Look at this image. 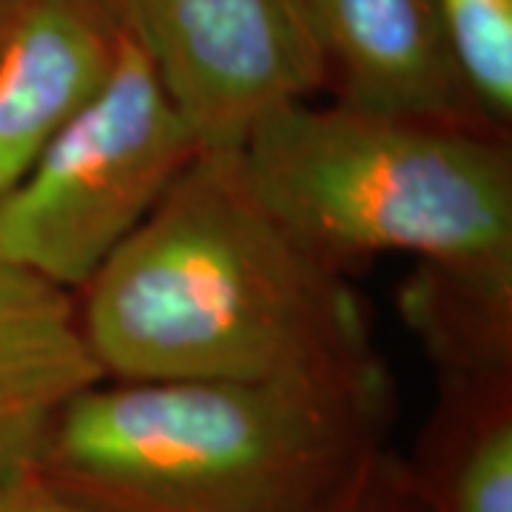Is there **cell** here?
I'll use <instances>...</instances> for the list:
<instances>
[{"instance_id":"6da1fadb","label":"cell","mask_w":512,"mask_h":512,"mask_svg":"<svg viewBox=\"0 0 512 512\" xmlns=\"http://www.w3.org/2000/svg\"><path fill=\"white\" fill-rule=\"evenodd\" d=\"M74 302L106 379L262 382L382 362L348 276L262 202L239 148H202Z\"/></svg>"},{"instance_id":"7a4b0ae2","label":"cell","mask_w":512,"mask_h":512,"mask_svg":"<svg viewBox=\"0 0 512 512\" xmlns=\"http://www.w3.org/2000/svg\"><path fill=\"white\" fill-rule=\"evenodd\" d=\"M382 362L262 382L77 390L43 421L40 476L100 512H345L382 461Z\"/></svg>"},{"instance_id":"3957f363","label":"cell","mask_w":512,"mask_h":512,"mask_svg":"<svg viewBox=\"0 0 512 512\" xmlns=\"http://www.w3.org/2000/svg\"><path fill=\"white\" fill-rule=\"evenodd\" d=\"M262 202L339 274L410 254L447 274L512 282L510 137L293 100L239 146Z\"/></svg>"},{"instance_id":"277c9868","label":"cell","mask_w":512,"mask_h":512,"mask_svg":"<svg viewBox=\"0 0 512 512\" xmlns=\"http://www.w3.org/2000/svg\"><path fill=\"white\" fill-rule=\"evenodd\" d=\"M202 151L123 23L103 92L0 197V254L77 293Z\"/></svg>"},{"instance_id":"5b68a950","label":"cell","mask_w":512,"mask_h":512,"mask_svg":"<svg viewBox=\"0 0 512 512\" xmlns=\"http://www.w3.org/2000/svg\"><path fill=\"white\" fill-rule=\"evenodd\" d=\"M202 148H239L328 66L302 0H114Z\"/></svg>"},{"instance_id":"8992f818","label":"cell","mask_w":512,"mask_h":512,"mask_svg":"<svg viewBox=\"0 0 512 512\" xmlns=\"http://www.w3.org/2000/svg\"><path fill=\"white\" fill-rule=\"evenodd\" d=\"M302 6L339 103L510 137L467 89L439 0H302Z\"/></svg>"},{"instance_id":"52a82bcc","label":"cell","mask_w":512,"mask_h":512,"mask_svg":"<svg viewBox=\"0 0 512 512\" xmlns=\"http://www.w3.org/2000/svg\"><path fill=\"white\" fill-rule=\"evenodd\" d=\"M114 0H23L0 43V197L109 83Z\"/></svg>"},{"instance_id":"ba28073f","label":"cell","mask_w":512,"mask_h":512,"mask_svg":"<svg viewBox=\"0 0 512 512\" xmlns=\"http://www.w3.org/2000/svg\"><path fill=\"white\" fill-rule=\"evenodd\" d=\"M100 379L74 293L0 254V461L32 456L52 410Z\"/></svg>"},{"instance_id":"9c48e42d","label":"cell","mask_w":512,"mask_h":512,"mask_svg":"<svg viewBox=\"0 0 512 512\" xmlns=\"http://www.w3.org/2000/svg\"><path fill=\"white\" fill-rule=\"evenodd\" d=\"M436 467L416 478L430 512H512V353L436 362Z\"/></svg>"},{"instance_id":"30bf717a","label":"cell","mask_w":512,"mask_h":512,"mask_svg":"<svg viewBox=\"0 0 512 512\" xmlns=\"http://www.w3.org/2000/svg\"><path fill=\"white\" fill-rule=\"evenodd\" d=\"M461 77L495 126L512 123V0H439Z\"/></svg>"},{"instance_id":"8fae6325","label":"cell","mask_w":512,"mask_h":512,"mask_svg":"<svg viewBox=\"0 0 512 512\" xmlns=\"http://www.w3.org/2000/svg\"><path fill=\"white\" fill-rule=\"evenodd\" d=\"M0 512H100L40 476L32 456L0 461Z\"/></svg>"},{"instance_id":"7c38bea8","label":"cell","mask_w":512,"mask_h":512,"mask_svg":"<svg viewBox=\"0 0 512 512\" xmlns=\"http://www.w3.org/2000/svg\"><path fill=\"white\" fill-rule=\"evenodd\" d=\"M345 512H430L413 476L384 456Z\"/></svg>"},{"instance_id":"4fadbf2b","label":"cell","mask_w":512,"mask_h":512,"mask_svg":"<svg viewBox=\"0 0 512 512\" xmlns=\"http://www.w3.org/2000/svg\"><path fill=\"white\" fill-rule=\"evenodd\" d=\"M20 3H23V0H0V43H3V37L9 32L15 15H18Z\"/></svg>"}]
</instances>
